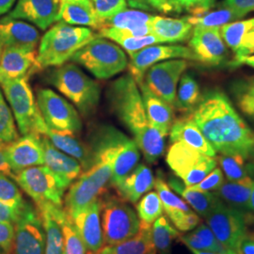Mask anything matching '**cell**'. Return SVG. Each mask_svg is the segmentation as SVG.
<instances>
[{
    "instance_id": "obj_1",
    "label": "cell",
    "mask_w": 254,
    "mask_h": 254,
    "mask_svg": "<svg viewBox=\"0 0 254 254\" xmlns=\"http://www.w3.org/2000/svg\"><path fill=\"white\" fill-rule=\"evenodd\" d=\"M194 109L192 117L216 153L254 161V130L223 92L207 91Z\"/></svg>"
},
{
    "instance_id": "obj_2",
    "label": "cell",
    "mask_w": 254,
    "mask_h": 254,
    "mask_svg": "<svg viewBox=\"0 0 254 254\" xmlns=\"http://www.w3.org/2000/svg\"><path fill=\"white\" fill-rule=\"evenodd\" d=\"M107 96L112 111L134 135L146 161L156 162L163 155L167 135L150 124L135 78L130 73L119 77L110 84Z\"/></svg>"
},
{
    "instance_id": "obj_3",
    "label": "cell",
    "mask_w": 254,
    "mask_h": 254,
    "mask_svg": "<svg viewBox=\"0 0 254 254\" xmlns=\"http://www.w3.org/2000/svg\"><path fill=\"white\" fill-rule=\"evenodd\" d=\"M91 150L94 159H104L111 164L110 181L114 187L136 168L140 158L136 141L111 126H101L95 130Z\"/></svg>"
},
{
    "instance_id": "obj_4",
    "label": "cell",
    "mask_w": 254,
    "mask_h": 254,
    "mask_svg": "<svg viewBox=\"0 0 254 254\" xmlns=\"http://www.w3.org/2000/svg\"><path fill=\"white\" fill-rule=\"evenodd\" d=\"M97 35L91 28L75 27L60 21L41 39L37 53L40 70L66 64L80 48Z\"/></svg>"
},
{
    "instance_id": "obj_5",
    "label": "cell",
    "mask_w": 254,
    "mask_h": 254,
    "mask_svg": "<svg viewBox=\"0 0 254 254\" xmlns=\"http://www.w3.org/2000/svg\"><path fill=\"white\" fill-rule=\"evenodd\" d=\"M49 81L84 116H90L100 102V85L73 64H64L53 70Z\"/></svg>"
},
{
    "instance_id": "obj_6",
    "label": "cell",
    "mask_w": 254,
    "mask_h": 254,
    "mask_svg": "<svg viewBox=\"0 0 254 254\" xmlns=\"http://www.w3.org/2000/svg\"><path fill=\"white\" fill-rule=\"evenodd\" d=\"M79 64L98 79H109L127 69V54L121 46L97 35L70 60Z\"/></svg>"
},
{
    "instance_id": "obj_7",
    "label": "cell",
    "mask_w": 254,
    "mask_h": 254,
    "mask_svg": "<svg viewBox=\"0 0 254 254\" xmlns=\"http://www.w3.org/2000/svg\"><path fill=\"white\" fill-rule=\"evenodd\" d=\"M0 86L9 102L19 132L22 135H41L46 125L27 78L3 82Z\"/></svg>"
},
{
    "instance_id": "obj_8",
    "label": "cell",
    "mask_w": 254,
    "mask_h": 254,
    "mask_svg": "<svg viewBox=\"0 0 254 254\" xmlns=\"http://www.w3.org/2000/svg\"><path fill=\"white\" fill-rule=\"evenodd\" d=\"M111 176V164L104 159H94V164L82 173L65 196V211L71 215L99 199Z\"/></svg>"
},
{
    "instance_id": "obj_9",
    "label": "cell",
    "mask_w": 254,
    "mask_h": 254,
    "mask_svg": "<svg viewBox=\"0 0 254 254\" xmlns=\"http://www.w3.org/2000/svg\"><path fill=\"white\" fill-rule=\"evenodd\" d=\"M104 243L115 245L136 236L140 221L136 212L122 198L110 197L101 202Z\"/></svg>"
},
{
    "instance_id": "obj_10",
    "label": "cell",
    "mask_w": 254,
    "mask_h": 254,
    "mask_svg": "<svg viewBox=\"0 0 254 254\" xmlns=\"http://www.w3.org/2000/svg\"><path fill=\"white\" fill-rule=\"evenodd\" d=\"M166 161L187 187L199 184L217 167V160L184 142H173Z\"/></svg>"
},
{
    "instance_id": "obj_11",
    "label": "cell",
    "mask_w": 254,
    "mask_h": 254,
    "mask_svg": "<svg viewBox=\"0 0 254 254\" xmlns=\"http://www.w3.org/2000/svg\"><path fill=\"white\" fill-rule=\"evenodd\" d=\"M11 178L36 204L51 202L56 206L63 207L64 191L66 189L46 166L27 168L19 173H13Z\"/></svg>"
},
{
    "instance_id": "obj_12",
    "label": "cell",
    "mask_w": 254,
    "mask_h": 254,
    "mask_svg": "<svg viewBox=\"0 0 254 254\" xmlns=\"http://www.w3.org/2000/svg\"><path fill=\"white\" fill-rule=\"evenodd\" d=\"M37 104L46 126L51 130L73 135L81 131L82 121L78 111L53 90H38Z\"/></svg>"
},
{
    "instance_id": "obj_13",
    "label": "cell",
    "mask_w": 254,
    "mask_h": 254,
    "mask_svg": "<svg viewBox=\"0 0 254 254\" xmlns=\"http://www.w3.org/2000/svg\"><path fill=\"white\" fill-rule=\"evenodd\" d=\"M208 227L220 244L237 253V248L247 235L245 214L221 200L204 217Z\"/></svg>"
},
{
    "instance_id": "obj_14",
    "label": "cell",
    "mask_w": 254,
    "mask_h": 254,
    "mask_svg": "<svg viewBox=\"0 0 254 254\" xmlns=\"http://www.w3.org/2000/svg\"><path fill=\"white\" fill-rule=\"evenodd\" d=\"M13 254H45L46 233L40 211L27 202L14 223Z\"/></svg>"
},
{
    "instance_id": "obj_15",
    "label": "cell",
    "mask_w": 254,
    "mask_h": 254,
    "mask_svg": "<svg viewBox=\"0 0 254 254\" xmlns=\"http://www.w3.org/2000/svg\"><path fill=\"white\" fill-rule=\"evenodd\" d=\"M189 64L186 60H169L151 66L143 76L146 86L158 97L174 107L177 84Z\"/></svg>"
},
{
    "instance_id": "obj_16",
    "label": "cell",
    "mask_w": 254,
    "mask_h": 254,
    "mask_svg": "<svg viewBox=\"0 0 254 254\" xmlns=\"http://www.w3.org/2000/svg\"><path fill=\"white\" fill-rule=\"evenodd\" d=\"M130 56V74L135 78L136 83L143 80L146 71L154 64L169 60H189L199 62L198 57L191 48L183 46H147Z\"/></svg>"
},
{
    "instance_id": "obj_17",
    "label": "cell",
    "mask_w": 254,
    "mask_h": 254,
    "mask_svg": "<svg viewBox=\"0 0 254 254\" xmlns=\"http://www.w3.org/2000/svg\"><path fill=\"white\" fill-rule=\"evenodd\" d=\"M2 151L12 174L27 168L45 165L44 150L39 134L19 136L16 140L5 146Z\"/></svg>"
},
{
    "instance_id": "obj_18",
    "label": "cell",
    "mask_w": 254,
    "mask_h": 254,
    "mask_svg": "<svg viewBox=\"0 0 254 254\" xmlns=\"http://www.w3.org/2000/svg\"><path fill=\"white\" fill-rule=\"evenodd\" d=\"M101 199L69 215L89 254L98 253L104 247L101 223Z\"/></svg>"
},
{
    "instance_id": "obj_19",
    "label": "cell",
    "mask_w": 254,
    "mask_h": 254,
    "mask_svg": "<svg viewBox=\"0 0 254 254\" xmlns=\"http://www.w3.org/2000/svg\"><path fill=\"white\" fill-rule=\"evenodd\" d=\"M37 70L40 69L34 48L4 47L0 59V84L19 78H28Z\"/></svg>"
},
{
    "instance_id": "obj_20",
    "label": "cell",
    "mask_w": 254,
    "mask_h": 254,
    "mask_svg": "<svg viewBox=\"0 0 254 254\" xmlns=\"http://www.w3.org/2000/svg\"><path fill=\"white\" fill-rule=\"evenodd\" d=\"M60 9L61 0H18L5 18L23 19L46 30L58 21Z\"/></svg>"
},
{
    "instance_id": "obj_21",
    "label": "cell",
    "mask_w": 254,
    "mask_h": 254,
    "mask_svg": "<svg viewBox=\"0 0 254 254\" xmlns=\"http://www.w3.org/2000/svg\"><path fill=\"white\" fill-rule=\"evenodd\" d=\"M190 46L199 62L209 65L221 64L227 53L220 34V27H194Z\"/></svg>"
},
{
    "instance_id": "obj_22",
    "label": "cell",
    "mask_w": 254,
    "mask_h": 254,
    "mask_svg": "<svg viewBox=\"0 0 254 254\" xmlns=\"http://www.w3.org/2000/svg\"><path fill=\"white\" fill-rule=\"evenodd\" d=\"M41 142L44 150L45 166L54 173L67 190L81 175V164L75 158L57 149L46 136L41 135Z\"/></svg>"
},
{
    "instance_id": "obj_23",
    "label": "cell",
    "mask_w": 254,
    "mask_h": 254,
    "mask_svg": "<svg viewBox=\"0 0 254 254\" xmlns=\"http://www.w3.org/2000/svg\"><path fill=\"white\" fill-rule=\"evenodd\" d=\"M40 33L36 27L19 19L0 20V44L4 47L36 48Z\"/></svg>"
},
{
    "instance_id": "obj_24",
    "label": "cell",
    "mask_w": 254,
    "mask_h": 254,
    "mask_svg": "<svg viewBox=\"0 0 254 254\" xmlns=\"http://www.w3.org/2000/svg\"><path fill=\"white\" fill-rule=\"evenodd\" d=\"M154 187V174L144 164L137 165L123 181L115 186L120 198L132 203H136Z\"/></svg>"
},
{
    "instance_id": "obj_25",
    "label": "cell",
    "mask_w": 254,
    "mask_h": 254,
    "mask_svg": "<svg viewBox=\"0 0 254 254\" xmlns=\"http://www.w3.org/2000/svg\"><path fill=\"white\" fill-rule=\"evenodd\" d=\"M137 85L150 124L168 135L173 124V106L150 91L144 82L140 81L137 83Z\"/></svg>"
},
{
    "instance_id": "obj_26",
    "label": "cell",
    "mask_w": 254,
    "mask_h": 254,
    "mask_svg": "<svg viewBox=\"0 0 254 254\" xmlns=\"http://www.w3.org/2000/svg\"><path fill=\"white\" fill-rule=\"evenodd\" d=\"M170 137L173 143L184 142L211 157L217 155L216 151L202 135L193 117H185L175 121L170 129Z\"/></svg>"
},
{
    "instance_id": "obj_27",
    "label": "cell",
    "mask_w": 254,
    "mask_h": 254,
    "mask_svg": "<svg viewBox=\"0 0 254 254\" xmlns=\"http://www.w3.org/2000/svg\"><path fill=\"white\" fill-rule=\"evenodd\" d=\"M41 135L46 136L57 149L78 160L85 171L94 164V157L91 148L75 138L73 134L57 132L46 126Z\"/></svg>"
},
{
    "instance_id": "obj_28",
    "label": "cell",
    "mask_w": 254,
    "mask_h": 254,
    "mask_svg": "<svg viewBox=\"0 0 254 254\" xmlns=\"http://www.w3.org/2000/svg\"><path fill=\"white\" fill-rule=\"evenodd\" d=\"M58 21L73 26L91 27L101 29L104 20L99 17L92 2L61 1Z\"/></svg>"
},
{
    "instance_id": "obj_29",
    "label": "cell",
    "mask_w": 254,
    "mask_h": 254,
    "mask_svg": "<svg viewBox=\"0 0 254 254\" xmlns=\"http://www.w3.org/2000/svg\"><path fill=\"white\" fill-rule=\"evenodd\" d=\"M151 27L152 34L157 37L161 44L185 42L190 38L193 32V25L187 18L154 16Z\"/></svg>"
},
{
    "instance_id": "obj_30",
    "label": "cell",
    "mask_w": 254,
    "mask_h": 254,
    "mask_svg": "<svg viewBox=\"0 0 254 254\" xmlns=\"http://www.w3.org/2000/svg\"><path fill=\"white\" fill-rule=\"evenodd\" d=\"M156 252L152 238V225L140 221L136 236L115 245L103 247L94 254H150Z\"/></svg>"
},
{
    "instance_id": "obj_31",
    "label": "cell",
    "mask_w": 254,
    "mask_h": 254,
    "mask_svg": "<svg viewBox=\"0 0 254 254\" xmlns=\"http://www.w3.org/2000/svg\"><path fill=\"white\" fill-rule=\"evenodd\" d=\"M168 185L176 193L180 194L184 200L203 218L221 201L213 192L198 190L192 187H187L175 177H170Z\"/></svg>"
},
{
    "instance_id": "obj_32",
    "label": "cell",
    "mask_w": 254,
    "mask_h": 254,
    "mask_svg": "<svg viewBox=\"0 0 254 254\" xmlns=\"http://www.w3.org/2000/svg\"><path fill=\"white\" fill-rule=\"evenodd\" d=\"M254 180L251 177L239 181H224L213 193L228 205L244 212L249 210V200Z\"/></svg>"
},
{
    "instance_id": "obj_33",
    "label": "cell",
    "mask_w": 254,
    "mask_h": 254,
    "mask_svg": "<svg viewBox=\"0 0 254 254\" xmlns=\"http://www.w3.org/2000/svg\"><path fill=\"white\" fill-rule=\"evenodd\" d=\"M40 211L46 233L45 254H64V231L60 221L56 218L51 202H41L37 204Z\"/></svg>"
},
{
    "instance_id": "obj_34",
    "label": "cell",
    "mask_w": 254,
    "mask_h": 254,
    "mask_svg": "<svg viewBox=\"0 0 254 254\" xmlns=\"http://www.w3.org/2000/svg\"><path fill=\"white\" fill-rule=\"evenodd\" d=\"M182 242L190 250L200 252H223L225 249L220 244L208 225L200 223L191 233L180 237Z\"/></svg>"
},
{
    "instance_id": "obj_35",
    "label": "cell",
    "mask_w": 254,
    "mask_h": 254,
    "mask_svg": "<svg viewBox=\"0 0 254 254\" xmlns=\"http://www.w3.org/2000/svg\"><path fill=\"white\" fill-rule=\"evenodd\" d=\"M52 210L64 231V254H87L86 247L68 213L63 207L56 206L53 203Z\"/></svg>"
},
{
    "instance_id": "obj_36",
    "label": "cell",
    "mask_w": 254,
    "mask_h": 254,
    "mask_svg": "<svg viewBox=\"0 0 254 254\" xmlns=\"http://www.w3.org/2000/svg\"><path fill=\"white\" fill-rule=\"evenodd\" d=\"M200 88L190 73H184L180 79L174 107L182 111H190L197 107L200 100Z\"/></svg>"
},
{
    "instance_id": "obj_37",
    "label": "cell",
    "mask_w": 254,
    "mask_h": 254,
    "mask_svg": "<svg viewBox=\"0 0 254 254\" xmlns=\"http://www.w3.org/2000/svg\"><path fill=\"white\" fill-rule=\"evenodd\" d=\"M153 224L152 238L155 251L159 254H171L173 241L179 236V233L163 216L157 218Z\"/></svg>"
},
{
    "instance_id": "obj_38",
    "label": "cell",
    "mask_w": 254,
    "mask_h": 254,
    "mask_svg": "<svg viewBox=\"0 0 254 254\" xmlns=\"http://www.w3.org/2000/svg\"><path fill=\"white\" fill-rule=\"evenodd\" d=\"M154 188L161 200L164 211L166 212L167 215L176 211L191 210L190 205L171 190L169 185L164 180L163 176L160 172L154 179Z\"/></svg>"
},
{
    "instance_id": "obj_39",
    "label": "cell",
    "mask_w": 254,
    "mask_h": 254,
    "mask_svg": "<svg viewBox=\"0 0 254 254\" xmlns=\"http://www.w3.org/2000/svg\"><path fill=\"white\" fill-rule=\"evenodd\" d=\"M242 17L244 16L233 9L222 8L218 10L208 12L205 15H194L187 19L195 27H220Z\"/></svg>"
},
{
    "instance_id": "obj_40",
    "label": "cell",
    "mask_w": 254,
    "mask_h": 254,
    "mask_svg": "<svg viewBox=\"0 0 254 254\" xmlns=\"http://www.w3.org/2000/svg\"><path fill=\"white\" fill-rule=\"evenodd\" d=\"M137 217L141 222L153 224L157 218L163 216V204L157 192H149L136 204Z\"/></svg>"
},
{
    "instance_id": "obj_41",
    "label": "cell",
    "mask_w": 254,
    "mask_h": 254,
    "mask_svg": "<svg viewBox=\"0 0 254 254\" xmlns=\"http://www.w3.org/2000/svg\"><path fill=\"white\" fill-rule=\"evenodd\" d=\"M254 28V18L230 23L220 27V34L227 46L236 53L242 39Z\"/></svg>"
},
{
    "instance_id": "obj_42",
    "label": "cell",
    "mask_w": 254,
    "mask_h": 254,
    "mask_svg": "<svg viewBox=\"0 0 254 254\" xmlns=\"http://www.w3.org/2000/svg\"><path fill=\"white\" fill-rule=\"evenodd\" d=\"M19 137L14 117L0 89V144L5 146Z\"/></svg>"
},
{
    "instance_id": "obj_43",
    "label": "cell",
    "mask_w": 254,
    "mask_h": 254,
    "mask_svg": "<svg viewBox=\"0 0 254 254\" xmlns=\"http://www.w3.org/2000/svg\"><path fill=\"white\" fill-rule=\"evenodd\" d=\"M219 164L224 171L228 181H239L245 179L249 173L254 170V167L245 163L244 159L240 155H224L219 157Z\"/></svg>"
},
{
    "instance_id": "obj_44",
    "label": "cell",
    "mask_w": 254,
    "mask_h": 254,
    "mask_svg": "<svg viewBox=\"0 0 254 254\" xmlns=\"http://www.w3.org/2000/svg\"><path fill=\"white\" fill-rule=\"evenodd\" d=\"M233 92L238 107L254 120V77L236 81L233 86Z\"/></svg>"
},
{
    "instance_id": "obj_45",
    "label": "cell",
    "mask_w": 254,
    "mask_h": 254,
    "mask_svg": "<svg viewBox=\"0 0 254 254\" xmlns=\"http://www.w3.org/2000/svg\"><path fill=\"white\" fill-rule=\"evenodd\" d=\"M0 201L18 209L23 208L27 203L17 184L4 173H0Z\"/></svg>"
},
{
    "instance_id": "obj_46",
    "label": "cell",
    "mask_w": 254,
    "mask_h": 254,
    "mask_svg": "<svg viewBox=\"0 0 254 254\" xmlns=\"http://www.w3.org/2000/svg\"><path fill=\"white\" fill-rule=\"evenodd\" d=\"M127 5L144 10H156L167 14H178L184 10L180 0H127Z\"/></svg>"
},
{
    "instance_id": "obj_47",
    "label": "cell",
    "mask_w": 254,
    "mask_h": 254,
    "mask_svg": "<svg viewBox=\"0 0 254 254\" xmlns=\"http://www.w3.org/2000/svg\"><path fill=\"white\" fill-rule=\"evenodd\" d=\"M110 41L115 42L118 46L125 49L128 55L133 54L147 46L161 44L160 40L153 34L144 37H116Z\"/></svg>"
},
{
    "instance_id": "obj_48",
    "label": "cell",
    "mask_w": 254,
    "mask_h": 254,
    "mask_svg": "<svg viewBox=\"0 0 254 254\" xmlns=\"http://www.w3.org/2000/svg\"><path fill=\"white\" fill-rule=\"evenodd\" d=\"M172 220L174 226L181 232H190L194 230L200 223L199 215L192 210L176 211L167 215Z\"/></svg>"
},
{
    "instance_id": "obj_49",
    "label": "cell",
    "mask_w": 254,
    "mask_h": 254,
    "mask_svg": "<svg viewBox=\"0 0 254 254\" xmlns=\"http://www.w3.org/2000/svg\"><path fill=\"white\" fill-rule=\"evenodd\" d=\"M97 14L103 20L127 9V0H91Z\"/></svg>"
},
{
    "instance_id": "obj_50",
    "label": "cell",
    "mask_w": 254,
    "mask_h": 254,
    "mask_svg": "<svg viewBox=\"0 0 254 254\" xmlns=\"http://www.w3.org/2000/svg\"><path fill=\"white\" fill-rule=\"evenodd\" d=\"M225 179L220 169L215 168L211 173L207 174L201 181L193 186L192 188L200 191L214 192L224 183Z\"/></svg>"
},
{
    "instance_id": "obj_51",
    "label": "cell",
    "mask_w": 254,
    "mask_h": 254,
    "mask_svg": "<svg viewBox=\"0 0 254 254\" xmlns=\"http://www.w3.org/2000/svg\"><path fill=\"white\" fill-rule=\"evenodd\" d=\"M15 236V228L13 223L0 222V249L5 254L12 253Z\"/></svg>"
},
{
    "instance_id": "obj_52",
    "label": "cell",
    "mask_w": 254,
    "mask_h": 254,
    "mask_svg": "<svg viewBox=\"0 0 254 254\" xmlns=\"http://www.w3.org/2000/svg\"><path fill=\"white\" fill-rule=\"evenodd\" d=\"M220 6L233 9L242 16H245L246 14L254 11V0H223Z\"/></svg>"
},
{
    "instance_id": "obj_53",
    "label": "cell",
    "mask_w": 254,
    "mask_h": 254,
    "mask_svg": "<svg viewBox=\"0 0 254 254\" xmlns=\"http://www.w3.org/2000/svg\"><path fill=\"white\" fill-rule=\"evenodd\" d=\"M217 0H180L183 9L200 14L210 9Z\"/></svg>"
},
{
    "instance_id": "obj_54",
    "label": "cell",
    "mask_w": 254,
    "mask_h": 254,
    "mask_svg": "<svg viewBox=\"0 0 254 254\" xmlns=\"http://www.w3.org/2000/svg\"><path fill=\"white\" fill-rule=\"evenodd\" d=\"M254 53V28L243 37L241 45L236 52V56Z\"/></svg>"
},
{
    "instance_id": "obj_55",
    "label": "cell",
    "mask_w": 254,
    "mask_h": 254,
    "mask_svg": "<svg viewBox=\"0 0 254 254\" xmlns=\"http://www.w3.org/2000/svg\"><path fill=\"white\" fill-rule=\"evenodd\" d=\"M238 254H254V235H246L237 248Z\"/></svg>"
},
{
    "instance_id": "obj_56",
    "label": "cell",
    "mask_w": 254,
    "mask_h": 254,
    "mask_svg": "<svg viewBox=\"0 0 254 254\" xmlns=\"http://www.w3.org/2000/svg\"><path fill=\"white\" fill-rule=\"evenodd\" d=\"M232 66H239V65H247L254 68V55H241L236 56L235 60L231 63Z\"/></svg>"
},
{
    "instance_id": "obj_57",
    "label": "cell",
    "mask_w": 254,
    "mask_h": 254,
    "mask_svg": "<svg viewBox=\"0 0 254 254\" xmlns=\"http://www.w3.org/2000/svg\"><path fill=\"white\" fill-rule=\"evenodd\" d=\"M0 173L9 175V177H11L12 175V172L9 168V164L7 163V160L5 158V155L3 154L2 150H0Z\"/></svg>"
},
{
    "instance_id": "obj_58",
    "label": "cell",
    "mask_w": 254,
    "mask_h": 254,
    "mask_svg": "<svg viewBox=\"0 0 254 254\" xmlns=\"http://www.w3.org/2000/svg\"><path fill=\"white\" fill-rule=\"evenodd\" d=\"M15 1L16 0H0V17L6 13H9Z\"/></svg>"
},
{
    "instance_id": "obj_59",
    "label": "cell",
    "mask_w": 254,
    "mask_h": 254,
    "mask_svg": "<svg viewBox=\"0 0 254 254\" xmlns=\"http://www.w3.org/2000/svg\"><path fill=\"white\" fill-rule=\"evenodd\" d=\"M191 253L193 254H238L233 250H225L223 252H200V251H195V250H190Z\"/></svg>"
},
{
    "instance_id": "obj_60",
    "label": "cell",
    "mask_w": 254,
    "mask_h": 254,
    "mask_svg": "<svg viewBox=\"0 0 254 254\" xmlns=\"http://www.w3.org/2000/svg\"><path fill=\"white\" fill-rule=\"evenodd\" d=\"M249 210L254 213V181L252 188V192H251V197L249 200Z\"/></svg>"
},
{
    "instance_id": "obj_61",
    "label": "cell",
    "mask_w": 254,
    "mask_h": 254,
    "mask_svg": "<svg viewBox=\"0 0 254 254\" xmlns=\"http://www.w3.org/2000/svg\"><path fill=\"white\" fill-rule=\"evenodd\" d=\"M61 1H69V2H91V0H61Z\"/></svg>"
},
{
    "instance_id": "obj_62",
    "label": "cell",
    "mask_w": 254,
    "mask_h": 254,
    "mask_svg": "<svg viewBox=\"0 0 254 254\" xmlns=\"http://www.w3.org/2000/svg\"><path fill=\"white\" fill-rule=\"evenodd\" d=\"M2 51H3V46L0 44V59H1V55H2Z\"/></svg>"
},
{
    "instance_id": "obj_63",
    "label": "cell",
    "mask_w": 254,
    "mask_h": 254,
    "mask_svg": "<svg viewBox=\"0 0 254 254\" xmlns=\"http://www.w3.org/2000/svg\"><path fill=\"white\" fill-rule=\"evenodd\" d=\"M3 148H4V146L1 145V144H0V150H2Z\"/></svg>"
},
{
    "instance_id": "obj_64",
    "label": "cell",
    "mask_w": 254,
    "mask_h": 254,
    "mask_svg": "<svg viewBox=\"0 0 254 254\" xmlns=\"http://www.w3.org/2000/svg\"><path fill=\"white\" fill-rule=\"evenodd\" d=\"M156 254V252H154V253H152V254Z\"/></svg>"
}]
</instances>
